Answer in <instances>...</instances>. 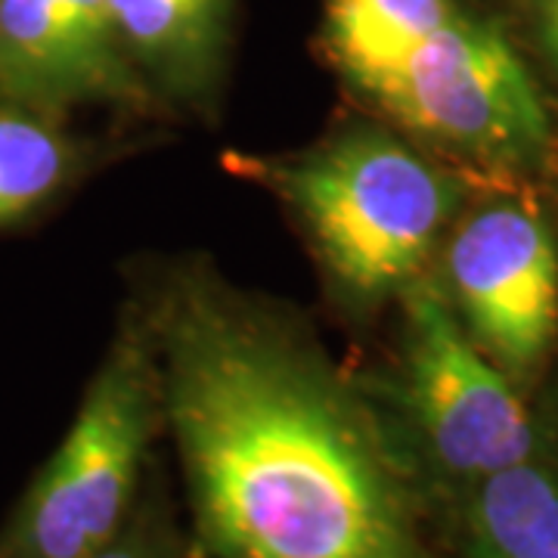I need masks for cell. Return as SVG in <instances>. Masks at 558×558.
Returning <instances> with one entry per match:
<instances>
[{
    "label": "cell",
    "mask_w": 558,
    "mask_h": 558,
    "mask_svg": "<svg viewBox=\"0 0 558 558\" xmlns=\"http://www.w3.org/2000/svg\"><path fill=\"white\" fill-rule=\"evenodd\" d=\"M199 558H447L376 398L208 267L140 304Z\"/></svg>",
    "instance_id": "6da1fadb"
},
{
    "label": "cell",
    "mask_w": 558,
    "mask_h": 558,
    "mask_svg": "<svg viewBox=\"0 0 558 558\" xmlns=\"http://www.w3.org/2000/svg\"><path fill=\"white\" fill-rule=\"evenodd\" d=\"M258 178L307 227L344 295L373 304L422 277L453 183L385 128L357 124L295 159L258 161Z\"/></svg>",
    "instance_id": "7a4b0ae2"
},
{
    "label": "cell",
    "mask_w": 558,
    "mask_h": 558,
    "mask_svg": "<svg viewBox=\"0 0 558 558\" xmlns=\"http://www.w3.org/2000/svg\"><path fill=\"white\" fill-rule=\"evenodd\" d=\"M165 428L156 348L143 307L121 323L57 453L0 531V558H87L124 531Z\"/></svg>",
    "instance_id": "3957f363"
},
{
    "label": "cell",
    "mask_w": 558,
    "mask_h": 558,
    "mask_svg": "<svg viewBox=\"0 0 558 558\" xmlns=\"http://www.w3.org/2000/svg\"><path fill=\"white\" fill-rule=\"evenodd\" d=\"M400 295V381L391 407L376 403L428 509L497 472L549 453L515 381L462 329L438 282L418 277Z\"/></svg>",
    "instance_id": "277c9868"
},
{
    "label": "cell",
    "mask_w": 558,
    "mask_h": 558,
    "mask_svg": "<svg viewBox=\"0 0 558 558\" xmlns=\"http://www.w3.org/2000/svg\"><path fill=\"white\" fill-rule=\"evenodd\" d=\"M357 87L400 124L478 159L534 161L549 143L524 62L497 25L462 13Z\"/></svg>",
    "instance_id": "5b68a950"
},
{
    "label": "cell",
    "mask_w": 558,
    "mask_h": 558,
    "mask_svg": "<svg viewBox=\"0 0 558 558\" xmlns=\"http://www.w3.org/2000/svg\"><path fill=\"white\" fill-rule=\"evenodd\" d=\"M447 279L469 336L509 379L539 369L558 332V248L537 211L499 202L462 220Z\"/></svg>",
    "instance_id": "8992f818"
},
{
    "label": "cell",
    "mask_w": 558,
    "mask_h": 558,
    "mask_svg": "<svg viewBox=\"0 0 558 558\" xmlns=\"http://www.w3.org/2000/svg\"><path fill=\"white\" fill-rule=\"evenodd\" d=\"M435 509L450 512L457 558H558V457L497 472Z\"/></svg>",
    "instance_id": "52a82bcc"
},
{
    "label": "cell",
    "mask_w": 558,
    "mask_h": 558,
    "mask_svg": "<svg viewBox=\"0 0 558 558\" xmlns=\"http://www.w3.org/2000/svg\"><path fill=\"white\" fill-rule=\"evenodd\" d=\"M124 53L186 102H208L220 81L230 0H112Z\"/></svg>",
    "instance_id": "ba28073f"
},
{
    "label": "cell",
    "mask_w": 558,
    "mask_h": 558,
    "mask_svg": "<svg viewBox=\"0 0 558 558\" xmlns=\"http://www.w3.org/2000/svg\"><path fill=\"white\" fill-rule=\"evenodd\" d=\"M0 75L10 97L28 106L94 97L57 0H0Z\"/></svg>",
    "instance_id": "9c48e42d"
},
{
    "label": "cell",
    "mask_w": 558,
    "mask_h": 558,
    "mask_svg": "<svg viewBox=\"0 0 558 558\" xmlns=\"http://www.w3.org/2000/svg\"><path fill=\"white\" fill-rule=\"evenodd\" d=\"M457 10L450 0H329L326 38L348 78H373L435 35Z\"/></svg>",
    "instance_id": "30bf717a"
},
{
    "label": "cell",
    "mask_w": 558,
    "mask_h": 558,
    "mask_svg": "<svg viewBox=\"0 0 558 558\" xmlns=\"http://www.w3.org/2000/svg\"><path fill=\"white\" fill-rule=\"evenodd\" d=\"M81 153L69 134L38 109L0 106V227L20 223L50 202L78 168Z\"/></svg>",
    "instance_id": "8fae6325"
},
{
    "label": "cell",
    "mask_w": 558,
    "mask_h": 558,
    "mask_svg": "<svg viewBox=\"0 0 558 558\" xmlns=\"http://www.w3.org/2000/svg\"><path fill=\"white\" fill-rule=\"evenodd\" d=\"M57 10L65 38L90 81V94L109 100H143V84L124 53L112 0H57Z\"/></svg>",
    "instance_id": "7c38bea8"
},
{
    "label": "cell",
    "mask_w": 558,
    "mask_h": 558,
    "mask_svg": "<svg viewBox=\"0 0 558 558\" xmlns=\"http://www.w3.org/2000/svg\"><path fill=\"white\" fill-rule=\"evenodd\" d=\"M87 558H196V549L178 527L168 490L159 481H149L124 531Z\"/></svg>",
    "instance_id": "4fadbf2b"
},
{
    "label": "cell",
    "mask_w": 558,
    "mask_h": 558,
    "mask_svg": "<svg viewBox=\"0 0 558 558\" xmlns=\"http://www.w3.org/2000/svg\"><path fill=\"white\" fill-rule=\"evenodd\" d=\"M537 13L543 38L549 44V50L558 57V0H537Z\"/></svg>",
    "instance_id": "5bb4252c"
},
{
    "label": "cell",
    "mask_w": 558,
    "mask_h": 558,
    "mask_svg": "<svg viewBox=\"0 0 558 558\" xmlns=\"http://www.w3.org/2000/svg\"><path fill=\"white\" fill-rule=\"evenodd\" d=\"M0 97H10V90H7V81L0 75Z\"/></svg>",
    "instance_id": "9a60e30c"
}]
</instances>
